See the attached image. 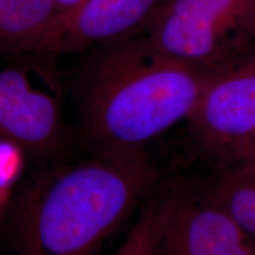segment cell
<instances>
[{"mask_svg":"<svg viewBox=\"0 0 255 255\" xmlns=\"http://www.w3.org/2000/svg\"><path fill=\"white\" fill-rule=\"evenodd\" d=\"M156 169L139 150L101 151L46 171L15 201L17 255H94L144 199Z\"/></svg>","mask_w":255,"mask_h":255,"instance_id":"6da1fadb","label":"cell"},{"mask_svg":"<svg viewBox=\"0 0 255 255\" xmlns=\"http://www.w3.org/2000/svg\"><path fill=\"white\" fill-rule=\"evenodd\" d=\"M152 255H255V247L205 191L174 190Z\"/></svg>","mask_w":255,"mask_h":255,"instance_id":"8992f818","label":"cell"},{"mask_svg":"<svg viewBox=\"0 0 255 255\" xmlns=\"http://www.w3.org/2000/svg\"><path fill=\"white\" fill-rule=\"evenodd\" d=\"M228 170L237 174L239 177L242 178L245 182H247L255 189V164L253 163H241L233 165V167L226 168ZM222 170V169H221Z\"/></svg>","mask_w":255,"mask_h":255,"instance_id":"8fae6325","label":"cell"},{"mask_svg":"<svg viewBox=\"0 0 255 255\" xmlns=\"http://www.w3.org/2000/svg\"><path fill=\"white\" fill-rule=\"evenodd\" d=\"M91 50L78 98L83 129L97 152L145 149L187 122L210 72L157 55L139 33Z\"/></svg>","mask_w":255,"mask_h":255,"instance_id":"7a4b0ae2","label":"cell"},{"mask_svg":"<svg viewBox=\"0 0 255 255\" xmlns=\"http://www.w3.org/2000/svg\"><path fill=\"white\" fill-rule=\"evenodd\" d=\"M0 142L37 157L65 145L58 97L36 87L25 69H0Z\"/></svg>","mask_w":255,"mask_h":255,"instance_id":"52a82bcc","label":"cell"},{"mask_svg":"<svg viewBox=\"0 0 255 255\" xmlns=\"http://www.w3.org/2000/svg\"><path fill=\"white\" fill-rule=\"evenodd\" d=\"M168 199L169 193L145 206L115 255H152L167 213Z\"/></svg>","mask_w":255,"mask_h":255,"instance_id":"30bf717a","label":"cell"},{"mask_svg":"<svg viewBox=\"0 0 255 255\" xmlns=\"http://www.w3.org/2000/svg\"><path fill=\"white\" fill-rule=\"evenodd\" d=\"M53 1H55L57 13H59V12H65L77 7L78 5L83 4L87 0H53Z\"/></svg>","mask_w":255,"mask_h":255,"instance_id":"7c38bea8","label":"cell"},{"mask_svg":"<svg viewBox=\"0 0 255 255\" xmlns=\"http://www.w3.org/2000/svg\"><path fill=\"white\" fill-rule=\"evenodd\" d=\"M219 173L205 193L227 213L255 247V189L228 169Z\"/></svg>","mask_w":255,"mask_h":255,"instance_id":"9c48e42d","label":"cell"},{"mask_svg":"<svg viewBox=\"0 0 255 255\" xmlns=\"http://www.w3.org/2000/svg\"><path fill=\"white\" fill-rule=\"evenodd\" d=\"M138 33L157 55L213 71L255 41V0H168Z\"/></svg>","mask_w":255,"mask_h":255,"instance_id":"3957f363","label":"cell"},{"mask_svg":"<svg viewBox=\"0 0 255 255\" xmlns=\"http://www.w3.org/2000/svg\"><path fill=\"white\" fill-rule=\"evenodd\" d=\"M57 13L53 0H0V57H19L32 34Z\"/></svg>","mask_w":255,"mask_h":255,"instance_id":"ba28073f","label":"cell"},{"mask_svg":"<svg viewBox=\"0 0 255 255\" xmlns=\"http://www.w3.org/2000/svg\"><path fill=\"white\" fill-rule=\"evenodd\" d=\"M167 1L87 0L53 15L24 44L20 56L56 57L83 52L138 33Z\"/></svg>","mask_w":255,"mask_h":255,"instance_id":"5b68a950","label":"cell"},{"mask_svg":"<svg viewBox=\"0 0 255 255\" xmlns=\"http://www.w3.org/2000/svg\"><path fill=\"white\" fill-rule=\"evenodd\" d=\"M187 124L219 170L240 163L254 150L255 41L208 73Z\"/></svg>","mask_w":255,"mask_h":255,"instance_id":"277c9868","label":"cell"},{"mask_svg":"<svg viewBox=\"0 0 255 255\" xmlns=\"http://www.w3.org/2000/svg\"><path fill=\"white\" fill-rule=\"evenodd\" d=\"M241 163H253V164H255V148H254V150L252 151L251 154L244 159V161H241L240 163H238V164H241ZM235 165H237V164H235Z\"/></svg>","mask_w":255,"mask_h":255,"instance_id":"4fadbf2b","label":"cell"}]
</instances>
